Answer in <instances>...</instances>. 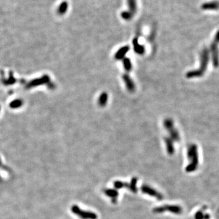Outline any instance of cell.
Returning <instances> with one entry per match:
<instances>
[{
  "mask_svg": "<svg viewBox=\"0 0 219 219\" xmlns=\"http://www.w3.org/2000/svg\"><path fill=\"white\" fill-rule=\"evenodd\" d=\"M153 211L155 213H162L165 211H169L174 214H180L182 212V209L181 207L176 205H164L154 208Z\"/></svg>",
  "mask_w": 219,
  "mask_h": 219,
  "instance_id": "3957f363",
  "label": "cell"
},
{
  "mask_svg": "<svg viewBox=\"0 0 219 219\" xmlns=\"http://www.w3.org/2000/svg\"><path fill=\"white\" fill-rule=\"evenodd\" d=\"M209 60V52L207 50H204L202 54V65L201 68L199 70L196 71L189 72L187 74V77H197L200 76L203 74V72L206 70L207 64H208Z\"/></svg>",
  "mask_w": 219,
  "mask_h": 219,
  "instance_id": "6da1fadb",
  "label": "cell"
},
{
  "mask_svg": "<svg viewBox=\"0 0 219 219\" xmlns=\"http://www.w3.org/2000/svg\"><path fill=\"white\" fill-rule=\"evenodd\" d=\"M106 196L112 199V202L113 203H116L118 197V192L116 189H107L103 191Z\"/></svg>",
  "mask_w": 219,
  "mask_h": 219,
  "instance_id": "52a82bcc",
  "label": "cell"
},
{
  "mask_svg": "<svg viewBox=\"0 0 219 219\" xmlns=\"http://www.w3.org/2000/svg\"><path fill=\"white\" fill-rule=\"evenodd\" d=\"M215 41H217V43H219V30L217 32L216 35V38H215Z\"/></svg>",
  "mask_w": 219,
  "mask_h": 219,
  "instance_id": "d6986e66",
  "label": "cell"
},
{
  "mask_svg": "<svg viewBox=\"0 0 219 219\" xmlns=\"http://www.w3.org/2000/svg\"><path fill=\"white\" fill-rule=\"evenodd\" d=\"M108 101V94L107 93L103 92L102 93L101 96H99V98L98 100L99 105L101 107H104Z\"/></svg>",
  "mask_w": 219,
  "mask_h": 219,
  "instance_id": "4fadbf2b",
  "label": "cell"
},
{
  "mask_svg": "<svg viewBox=\"0 0 219 219\" xmlns=\"http://www.w3.org/2000/svg\"><path fill=\"white\" fill-rule=\"evenodd\" d=\"M137 182H138V178L136 177H134L131 180L130 183L129 184V189L130 191H132L133 193L137 192Z\"/></svg>",
  "mask_w": 219,
  "mask_h": 219,
  "instance_id": "5bb4252c",
  "label": "cell"
},
{
  "mask_svg": "<svg viewBox=\"0 0 219 219\" xmlns=\"http://www.w3.org/2000/svg\"><path fill=\"white\" fill-rule=\"evenodd\" d=\"M141 191L145 194H148L149 196L154 197L156 198L158 200H161L163 198V196L161 194L158 192L157 191H156L154 189L149 186L148 185H144L141 187Z\"/></svg>",
  "mask_w": 219,
  "mask_h": 219,
  "instance_id": "5b68a950",
  "label": "cell"
},
{
  "mask_svg": "<svg viewBox=\"0 0 219 219\" xmlns=\"http://www.w3.org/2000/svg\"><path fill=\"white\" fill-rule=\"evenodd\" d=\"M129 46H124L123 48H120L119 50L118 51V52L116 53L115 54V59H117V60H121L123 59L124 58V57L125 56V54L129 51Z\"/></svg>",
  "mask_w": 219,
  "mask_h": 219,
  "instance_id": "9c48e42d",
  "label": "cell"
},
{
  "mask_svg": "<svg viewBox=\"0 0 219 219\" xmlns=\"http://www.w3.org/2000/svg\"><path fill=\"white\" fill-rule=\"evenodd\" d=\"M68 3L66 2H63L62 4H61L59 6V9H58V12L59 14L62 15L64 14L65 12L67 10V9H68Z\"/></svg>",
  "mask_w": 219,
  "mask_h": 219,
  "instance_id": "e0dca14e",
  "label": "cell"
},
{
  "mask_svg": "<svg viewBox=\"0 0 219 219\" xmlns=\"http://www.w3.org/2000/svg\"><path fill=\"white\" fill-rule=\"evenodd\" d=\"M201 8L205 10H217L219 9V2L217 1L207 2L203 3Z\"/></svg>",
  "mask_w": 219,
  "mask_h": 219,
  "instance_id": "8992f818",
  "label": "cell"
},
{
  "mask_svg": "<svg viewBox=\"0 0 219 219\" xmlns=\"http://www.w3.org/2000/svg\"><path fill=\"white\" fill-rule=\"evenodd\" d=\"M123 80L125 83L127 90L130 92H133L135 90V85L134 84V82L132 80V79L130 76L127 74H124L123 76Z\"/></svg>",
  "mask_w": 219,
  "mask_h": 219,
  "instance_id": "ba28073f",
  "label": "cell"
},
{
  "mask_svg": "<svg viewBox=\"0 0 219 219\" xmlns=\"http://www.w3.org/2000/svg\"><path fill=\"white\" fill-rule=\"evenodd\" d=\"M133 43L134 50H135V51L138 54H143L145 51L144 48L143 46L139 45V43H138V39H134Z\"/></svg>",
  "mask_w": 219,
  "mask_h": 219,
  "instance_id": "30bf717a",
  "label": "cell"
},
{
  "mask_svg": "<svg viewBox=\"0 0 219 219\" xmlns=\"http://www.w3.org/2000/svg\"><path fill=\"white\" fill-rule=\"evenodd\" d=\"M123 63L125 70L127 71H130L132 68V65L130 60L129 58H124L123 59Z\"/></svg>",
  "mask_w": 219,
  "mask_h": 219,
  "instance_id": "2e32d148",
  "label": "cell"
},
{
  "mask_svg": "<svg viewBox=\"0 0 219 219\" xmlns=\"http://www.w3.org/2000/svg\"><path fill=\"white\" fill-rule=\"evenodd\" d=\"M121 17L125 20H130L133 18V16L131 14H130L128 11H125L123 12V13L121 14Z\"/></svg>",
  "mask_w": 219,
  "mask_h": 219,
  "instance_id": "ac0fdd59",
  "label": "cell"
},
{
  "mask_svg": "<svg viewBox=\"0 0 219 219\" xmlns=\"http://www.w3.org/2000/svg\"><path fill=\"white\" fill-rule=\"evenodd\" d=\"M188 156L189 158L192 159V162L191 165L188 166L186 168L187 172L193 171V170L196 169L197 164V148L195 145H192L189 147L188 151Z\"/></svg>",
  "mask_w": 219,
  "mask_h": 219,
  "instance_id": "7a4b0ae2",
  "label": "cell"
},
{
  "mask_svg": "<svg viewBox=\"0 0 219 219\" xmlns=\"http://www.w3.org/2000/svg\"><path fill=\"white\" fill-rule=\"evenodd\" d=\"M114 186L116 188V189H119L124 187L129 188V183H126L125 182L121 181H116L114 183Z\"/></svg>",
  "mask_w": 219,
  "mask_h": 219,
  "instance_id": "9a60e30c",
  "label": "cell"
},
{
  "mask_svg": "<svg viewBox=\"0 0 219 219\" xmlns=\"http://www.w3.org/2000/svg\"><path fill=\"white\" fill-rule=\"evenodd\" d=\"M128 5H129V10L128 11L130 14L134 16L136 12L137 6H136V0H128Z\"/></svg>",
  "mask_w": 219,
  "mask_h": 219,
  "instance_id": "8fae6325",
  "label": "cell"
},
{
  "mask_svg": "<svg viewBox=\"0 0 219 219\" xmlns=\"http://www.w3.org/2000/svg\"><path fill=\"white\" fill-rule=\"evenodd\" d=\"M72 211L83 219H97V216L94 212L81 210L79 207L74 206L72 208Z\"/></svg>",
  "mask_w": 219,
  "mask_h": 219,
  "instance_id": "277c9868",
  "label": "cell"
},
{
  "mask_svg": "<svg viewBox=\"0 0 219 219\" xmlns=\"http://www.w3.org/2000/svg\"><path fill=\"white\" fill-rule=\"evenodd\" d=\"M165 143L166 144V148L168 154L170 155H172L174 153V147L172 143V140L170 138H166Z\"/></svg>",
  "mask_w": 219,
  "mask_h": 219,
  "instance_id": "7c38bea8",
  "label": "cell"
}]
</instances>
